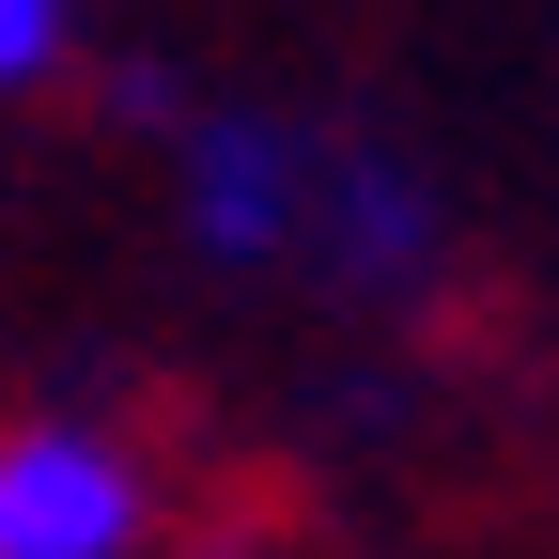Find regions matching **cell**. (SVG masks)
<instances>
[{"label":"cell","mask_w":559,"mask_h":559,"mask_svg":"<svg viewBox=\"0 0 559 559\" xmlns=\"http://www.w3.org/2000/svg\"><path fill=\"white\" fill-rule=\"evenodd\" d=\"M140 528H156L140 451L79 436V419H16L0 436V559H140Z\"/></svg>","instance_id":"cell-1"},{"label":"cell","mask_w":559,"mask_h":559,"mask_svg":"<svg viewBox=\"0 0 559 559\" xmlns=\"http://www.w3.org/2000/svg\"><path fill=\"white\" fill-rule=\"evenodd\" d=\"M187 218L218 249H296L311 234V140L296 124H202L187 140Z\"/></svg>","instance_id":"cell-2"},{"label":"cell","mask_w":559,"mask_h":559,"mask_svg":"<svg viewBox=\"0 0 559 559\" xmlns=\"http://www.w3.org/2000/svg\"><path fill=\"white\" fill-rule=\"evenodd\" d=\"M62 16H79V0H0V94L62 62Z\"/></svg>","instance_id":"cell-3"}]
</instances>
